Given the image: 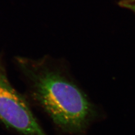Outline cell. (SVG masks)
<instances>
[{"instance_id": "7a4b0ae2", "label": "cell", "mask_w": 135, "mask_h": 135, "mask_svg": "<svg viewBox=\"0 0 135 135\" xmlns=\"http://www.w3.org/2000/svg\"><path fill=\"white\" fill-rule=\"evenodd\" d=\"M0 122L21 135H49L34 114L26 97L12 86L1 59Z\"/></svg>"}, {"instance_id": "6da1fadb", "label": "cell", "mask_w": 135, "mask_h": 135, "mask_svg": "<svg viewBox=\"0 0 135 135\" xmlns=\"http://www.w3.org/2000/svg\"><path fill=\"white\" fill-rule=\"evenodd\" d=\"M16 64L26 87L25 97L60 131L81 133L93 114L86 95L60 67L50 60L18 57Z\"/></svg>"}, {"instance_id": "3957f363", "label": "cell", "mask_w": 135, "mask_h": 135, "mask_svg": "<svg viewBox=\"0 0 135 135\" xmlns=\"http://www.w3.org/2000/svg\"><path fill=\"white\" fill-rule=\"evenodd\" d=\"M120 5L123 7L127 8L131 10L135 14V0H125V1H122L120 3Z\"/></svg>"}]
</instances>
